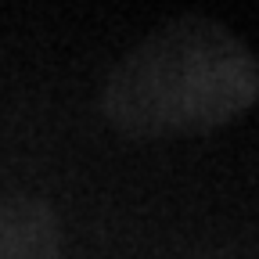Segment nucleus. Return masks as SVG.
Listing matches in <instances>:
<instances>
[{
  "instance_id": "1",
  "label": "nucleus",
  "mask_w": 259,
  "mask_h": 259,
  "mask_svg": "<svg viewBox=\"0 0 259 259\" xmlns=\"http://www.w3.org/2000/svg\"><path fill=\"white\" fill-rule=\"evenodd\" d=\"M259 101L252 47L205 15L173 18L126 51L101 87V115L134 141L194 137Z\"/></svg>"
},
{
  "instance_id": "2",
  "label": "nucleus",
  "mask_w": 259,
  "mask_h": 259,
  "mask_svg": "<svg viewBox=\"0 0 259 259\" xmlns=\"http://www.w3.org/2000/svg\"><path fill=\"white\" fill-rule=\"evenodd\" d=\"M0 259H61V227L44 198H0Z\"/></svg>"
}]
</instances>
